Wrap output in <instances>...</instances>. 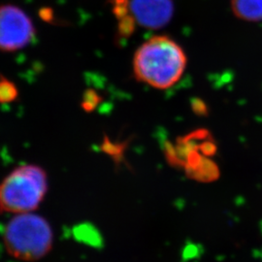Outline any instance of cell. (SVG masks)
Returning a JSON list of instances; mask_svg holds the SVG:
<instances>
[{"instance_id":"obj_1","label":"cell","mask_w":262,"mask_h":262,"mask_svg":"<svg viewBox=\"0 0 262 262\" xmlns=\"http://www.w3.org/2000/svg\"><path fill=\"white\" fill-rule=\"evenodd\" d=\"M187 56L173 39L154 36L136 51L133 59L137 80L159 90L169 89L184 74Z\"/></svg>"},{"instance_id":"obj_2","label":"cell","mask_w":262,"mask_h":262,"mask_svg":"<svg viewBox=\"0 0 262 262\" xmlns=\"http://www.w3.org/2000/svg\"><path fill=\"white\" fill-rule=\"evenodd\" d=\"M3 243L15 259L37 261L51 252L54 231L46 219L33 212L14 215L4 228Z\"/></svg>"},{"instance_id":"obj_3","label":"cell","mask_w":262,"mask_h":262,"mask_svg":"<svg viewBox=\"0 0 262 262\" xmlns=\"http://www.w3.org/2000/svg\"><path fill=\"white\" fill-rule=\"evenodd\" d=\"M48 177L37 165H23L0 183V212L19 215L37 209L46 196Z\"/></svg>"},{"instance_id":"obj_4","label":"cell","mask_w":262,"mask_h":262,"mask_svg":"<svg viewBox=\"0 0 262 262\" xmlns=\"http://www.w3.org/2000/svg\"><path fill=\"white\" fill-rule=\"evenodd\" d=\"M120 28L126 33L135 25L142 28L159 29L172 19L173 0H112Z\"/></svg>"},{"instance_id":"obj_5","label":"cell","mask_w":262,"mask_h":262,"mask_svg":"<svg viewBox=\"0 0 262 262\" xmlns=\"http://www.w3.org/2000/svg\"><path fill=\"white\" fill-rule=\"evenodd\" d=\"M35 35L32 20L14 5L0 6V51L15 52L27 47Z\"/></svg>"},{"instance_id":"obj_6","label":"cell","mask_w":262,"mask_h":262,"mask_svg":"<svg viewBox=\"0 0 262 262\" xmlns=\"http://www.w3.org/2000/svg\"><path fill=\"white\" fill-rule=\"evenodd\" d=\"M235 16L248 21L262 20V0H231Z\"/></svg>"},{"instance_id":"obj_7","label":"cell","mask_w":262,"mask_h":262,"mask_svg":"<svg viewBox=\"0 0 262 262\" xmlns=\"http://www.w3.org/2000/svg\"><path fill=\"white\" fill-rule=\"evenodd\" d=\"M17 91L8 81L0 82V101H9L15 98Z\"/></svg>"}]
</instances>
